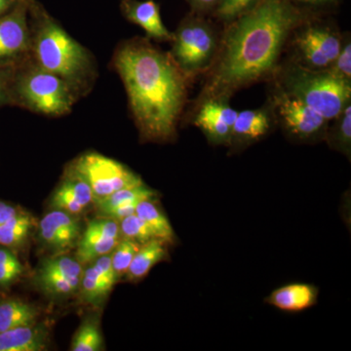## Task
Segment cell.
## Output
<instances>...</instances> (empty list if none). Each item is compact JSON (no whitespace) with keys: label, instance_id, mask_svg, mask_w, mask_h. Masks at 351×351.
I'll list each match as a JSON object with an SVG mask.
<instances>
[{"label":"cell","instance_id":"obj_15","mask_svg":"<svg viewBox=\"0 0 351 351\" xmlns=\"http://www.w3.org/2000/svg\"><path fill=\"white\" fill-rule=\"evenodd\" d=\"M94 204L95 198L90 186L80 178L68 173L66 179L51 196L49 206L51 209L80 217Z\"/></svg>","mask_w":351,"mask_h":351},{"label":"cell","instance_id":"obj_13","mask_svg":"<svg viewBox=\"0 0 351 351\" xmlns=\"http://www.w3.org/2000/svg\"><path fill=\"white\" fill-rule=\"evenodd\" d=\"M83 270L80 291L82 301L92 306H100L119 280L113 272L110 254L88 263Z\"/></svg>","mask_w":351,"mask_h":351},{"label":"cell","instance_id":"obj_35","mask_svg":"<svg viewBox=\"0 0 351 351\" xmlns=\"http://www.w3.org/2000/svg\"><path fill=\"white\" fill-rule=\"evenodd\" d=\"M302 3L313 4V5H319V4L327 3V2L332 1V0H295Z\"/></svg>","mask_w":351,"mask_h":351},{"label":"cell","instance_id":"obj_2","mask_svg":"<svg viewBox=\"0 0 351 351\" xmlns=\"http://www.w3.org/2000/svg\"><path fill=\"white\" fill-rule=\"evenodd\" d=\"M115 66L143 135L152 140L172 137L186 99L178 64L147 44L130 43L119 51Z\"/></svg>","mask_w":351,"mask_h":351},{"label":"cell","instance_id":"obj_8","mask_svg":"<svg viewBox=\"0 0 351 351\" xmlns=\"http://www.w3.org/2000/svg\"><path fill=\"white\" fill-rule=\"evenodd\" d=\"M84 265L75 258L57 254L44 258L34 276L36 288L51 299H66L77 294Z\"/></svg>","mask_w":351,"mask_h":351},{"label":"cell","instance_id":"obj_31","mask_svg":"<svg viewBox=\"0 0 351 351\" xmlns=\"http://www.w3.org/2000/svg\"><path fill=\"white\" fill-rule=\"evenodd\" d=\"M336 125V140L345 149H350L351 141V106L348 103L339 113Z\"/></svg>","mask_w":351,"mask_h":351},{"label":"cell","instance_id":"obj_9","mask_svg":"<svg viewBox=\"0 0 351 351\" xmlns=\"http://www.w3.org/2000/svg\"><path fill=\"white\" fill-rule=\"evenodd\" d=\"M341 46L338 34L319 25L306 27L295 38L302 66L315 71L329 69L339 56Z\"/></svg>","mask_w":351,"mask_h":351},{"label":"cell","instance_id":"obj_14","mask_svg":"<svg viewBox=\"0 0 351 351\" xmlns=\"http://www.w3.org/2000/svg\"><path fill=\"white\" fill-rule=\"evenodd\" d=\"M223 100H206L196 115L195 124L214 143H226L232 138L233 125L237 117Z\"/></svg>","mask_w":351,"mask_h":351},{"label":"cell","instance_id":"obj_18","mask_svg":"<svg viewBox=\"0 0 351 351\" xmlns=\"http://www.w3.org/2000/svg\"><path fill=\"white\" fill-rule=\"evenodd\" d=\"M124 10L127 18L134 24L140 25L152 38L162 40L174 39V36L164 25L159 6L154 0H128L125 2Z\"/></svg>","mask_w":351,"mask_h":351},{"label":"cell","instance_id":"obj_25","mask_svg":"<svg viewBox=\"0 0 351 351\" xmlns=\"http://www.w3.org/2000/svg\"><path fill=\"white\" fill-rule=\"evenodd\" d=\"M135 213L144 219L149 226L154 237L162 240L163 242L173 241L174 232L169 219L159 210V208L152 202V199L143 200L138 203Z\"/></svg>","mask_w":351,"mask_h":351},{"label":"cell","instance_id":"obj_12","mask_svg":"<svg viewBox=\"0 0 351 351\" xmlns=\"http://www.w3.org/2000/svg\"><path fill=\"white\" fill-rule=\"evenodd\" d=\"M276 106L284 125L298 137H313L326 125L327 120L320 113L286 92L278 95Z\"/></svg>","mask_w":351,"mask_h":351},{"label":"cell","instance_id":"obj_16","mask_svg":"<svg viewBox=\"0 0 351 351\" xmlns=\"http://www.w3.org/2000/svg\"><path fill=\"white\" fill-rule=\"evenodd\" d=\"M49 341L47 325L36 322L0 332V351H43Z\"/></svg>","mask_w":351,"mask_h":351},{"label":"cell","instance_id":"obj_29","mask_svg":"<svg viewBox=\"0 0 351 351\" xmlns=\"http://www.w3.org/2000/svg\"><path fill=\"white\" fill-rule=\"evenodd\" d=\"M119 225L122 239L133 240L141 245L156 239L149 226L136 213L120 219Z\"/></svg>","mask_w":351,"mask_h":351},{"label":"cell","instance_id":"obj_17","mask_svg":"<svg viewBox=\"0 0 351 351\" xmlns=\"http://www.w3.org/2000/svg\"><path fill=\"white\" fill-rule=\"evenodd\" d=\"M27 43L25 8L21 4L9 15L0 18V59L19 54L27 48Z\"/></svg>","mask_w":351,"mask_h":351},{"label":"cell","instance_id":"obj_23","mask_svg":"<svg viewBox=\"0 0 351 351\" xmlns=\"http://www.w3.org/2000/svg\"><path fill=\"white\" fill-rule=\"evenodd\" d=\"M34 223L31 215L21 210L19 213L0 226V246L17 254L27 243Z\"/></svg>","mask_w":351,"mask_h":351},{"label":"cell","instance_id":"obj_4","mask_svg":"<svg viewBox=\"0 0 351 351\" xmlns=\"http://www.w3.org/2000/svg\"><path fill=\"white\" fill-rule=\"evenodd\" d=\"M36 50L41 68L66 82L80 80L89 66L84 48L51 21L39 31Z\"/></svg>","mask_w":351,"mask_h":351},{"label":"cell","instance_id":"obj_22","mask_svg":"<svg viewBox=\"0 0 351 351\" xmlns=\"http://www.w3.org/2000/svg\"><path fill=\"white\" fill-rule=\"evenodd\" d=\"M270 128L269 113L263 110H245L237 112L233 125L232 137L241 141L262 138Z\"/></svg>","mask_w":351,"mask_h":351},{"label":"cell","instance_id":"obj_26","mask_svg":"<svg viewBox=\"0 0 351 351\" xmlns=\"http://www.w3.org/2000/svg\"><path fill=\"white\" fill-rule=\"evenodd\" d=\"M25 270L15 252L0 246V292L10 290L24 276Z\"/></svg>","mask_w":351,"mask_h":351},{"label":"cell","instance_id":"obj_24","mask_svg":"<svg viewBox=\"0 0 351 351\" xmlns=\"http://www.w3.org/2000/svg\"><path fill=\"white\" fill-rule=\"evenodd\" d=\"M100 323V316L98 314H88L73 336L71 350L99 351L105 350Z\"/></svg>","mask_w":351,"mask_h":351},{"label":"cell","instance_id":"obj_36","mask_svg":"<svg viewBox=\"0 0 351 351\" xmlns=\"http://www.w3.org/2000/svg\"><path fill=\"white\" fill-rule=\"evenodd\" d=\"M5 98V85H4L3 78L0 75V104L4 101Z\"/></svg>","mask_w":351,"mask_h":351},{"label":"cell","instance_id":"obj_3","mask_svg":"<svg viewBox=\"0 0 351 351\" xmlns=\"http://www.w3.org/2000/svg\"><path fill=\"white\" fill-rule=\"evenodd\" d=\"M283 83L284 92L304 101L327 121L336 119L350 103V82L329 69L315 71L295 64L288 69Z\"/></svg>","mask_w":351,"mask_h":351},{"label":"cell","instance_id":"obj_7","mask_svg":"<svg viewBox=\"0 0 351 351\" xmlns=\"http://www.w3.org/2000/svg\"><path fill=\"white\" fill-rule=\"evenodd\" d=\"M20 93L27 105L45 114H64L73 104L68 83L43 68L29 71L23 78Z\"/></svg>","mask_w":351,"mask_h":351},{"label":"cell","instance_id":"obj_34","mask_svg":"<svg viewBox=\"0 0 351 351\" xmlns=\"http://www.w3.org/2000/svg\"><path fill=\"white\" fill-rule=\"evenodd\" d=\"M191 1L199 8H210V7L218 4L219 0H191Z\"/></svg>","mask_w":351,"mask_h":351},{"label":"cell","instance_id":"obj_21","mask_svg":"<svg viewBox=\"0 0 351 351\" xmlns=\"http://www.w3.org/2000/svg\"><path fill=\"white\" fill-rule=\"evenodd\" d=\"M166 255L167 251L162 240L154 239L141 245L126 274L129 280L138 281L144 278L156 263L165 258Z\"/></svg>","mask_w":351,"mask_h":351},{"label":"cell","instance_id":"obj_28","mask_svg":"<svg viewBox=\"0 0 351 351\" xmlns=\"http://www.w3.org/2000/svg\"><path fill=\"white\" fill-rule=\"evenodd\" d=\"M141 244L133 240L121 239L117 245L112 253H110V261H112V267L117 280H119L122 276H126L130 267L132 261L135 257Z\"/></svg>","mask_w":351,"mask_h":351},{"label":"cell","instance_id":"obj_27","mask_svg":"<svg viewBox=\"0 0 351 351\" xmlns=\"http://www.w3.org/2000/svg\"><path fill=\"white\" fill-rule=\"evenodd\" d=\"M156 191L147 188L144 184L134 186V188L120 189L115 191L112 195L104 198L103 200L95 203L94 206L98 210V213L106 211V210L112 209L119 205L126 204V203L140 202V201L154 199L156 197Z\"/></svg>","mask_w":351,"mask_h":351},{"label":"cell","instance_id":"obj_20","mask_svg":"<svg viewBox=\"0 0 351 351\" xmlns=\"http://www.w3.org/2000/svg\"><path fill=\"white\" fill-rule=\"evenodd\" d=\"M38 306L16 297L0 299V332L38 322Z\"/></svg>","mask_w":351,"mask_h":351},{"label":"cell","instance_id":"obj_1","mask_svg":"<svg viewBox=\"0 0 351 351\" xmlns=\"http://www.w3.org/2000/svg\"><path fill=\"white\" fill-rule=\"evenodd\" d=\"M302 21L292 0H258L232 20L209 69L203 101L225 100L272 75L285 43Z\"/></svg>","mask_w":351,"mask_h":351},{"label":"cell","instance_id":"obj_30","mask_svg":"<svg viewBox=\"0 0 351 351\" xmlns=\"http://www.w3.org/2000/svg\"><path fill=\"white\" fill-rule=\"evenodd\" d=\"M258 0H219L217 15L221 19L232 21L251 8Z\"/></svg>","mask_w":351,"mask_h":351},{"label":"cell","instance_id":"obj_19","mask_svg":"<svg viewBox=\"0 0 351 351\" xmlns=\"http://www.w3.org/2000/svg\"><path fill=\"white\" fill-rule=\"evenodd\" d=\"M317 290L308 284H289L277 289L267 302L284 311H302L317 302Z\"/></svg>","mask_w":351,"mask_h":351},{"label":"cell","instance_id":"obj_5","mask_svg":"<svg viewBox=\"0 0 351 351\" xmlns=\"http://www.w3.org/2000/svg\"><path fill=\"white\" fill-rule=\"evenodd\" d=\"M68 173L86 182L93 193L95 203L120 189L144 184L142 179L125 166L96 152L76 159Z\"/></svg>","mask_w":351,"mask_h":351},{"label":"cell","instance_id":"obj_10","mask_svg":"<svg viewBox=\"0 0 351 351\" xmlns=\"http://www.w3.org/2000/svg\"><path fill=\"white\" fill-rule=\"evenodd\" d=\"M83 232L80 217L52 209L38 223V239L54 255L76 248Z\"/></svg>","mask_w":351,"mask_h":351},{"label":"cell","instance_id":"obj_32","mask_svg":"<svg viewBox=\"0 0 351 351\" xmlns=\"http://www.w3.org/2000/svg\"><path fill=\"white\" fill-rule=\"evenodd\" d=\"M332 73L339 76L346 82L351 80V44L350 41L341 46V52L337 57L336 61L329 68Z\"/></svg>","mask_w":351,"mask_h":351},{"label":"cell","instance_id":"obj_11","mask_svg":"<svg viewBox=\"0 0 351 351\" xmlns=\"http://www.w3.org/2000/svg\"><path fill=\"white\" fill-rule=\"evenodd\" d=\"M121 239L119 221L104 217L91 219L76 245L75 258L86 265L112 253Z\"/></svg>","mask_w":351,"mask_h":351},{"label":"cell","instance_id":"obj_37","mask_svg":"<svg viewBox=\"0 0 351 351\" xmlns=\"http://www.w3.org/2000/svg\"><path fill=\"white\" fill-rule=\"evenodd\" d=\"M13 0H0V14L6 11L12 3Z\"/></svg>","mask_w":351,"mask_h":351},{"label":"cell","instance_id":"obj_6","mask_svg":"<svg viewBox=\"0 0 351 351\" xmlns=\"http://www.w3.org/2000/svg\"><path fill=\"white\" fill-rule=\"evenodd\" d=\"M173 40L174 59L182 73L197 75L211 68L219 43L213 29L204 21L184 23Z\"/></svg>","mask_w":351,"mask_h":351},{"label":"cell","instance_id":"obj_33","mask_svg":"<svg viewBox=\"0 0 351 351\" xmlns=\"http://www.w3.org/2000/svg\"><path fill=\"white\" fill-rule=\"evenodd\" d=\"M21 208L5 201L0 200V226L6 223L9 219L19 213Z\"/></svg>","mask_w":351,"mask_h":351}]
</instances>
